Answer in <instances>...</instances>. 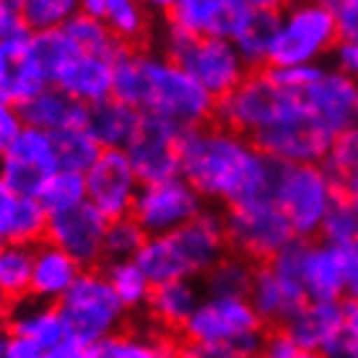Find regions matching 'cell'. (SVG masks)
<instances>
[{"label":"cell","mask_w":358,"mask_h":358,"mask_svg":"<svg viewBox=\"0 0 358 358\" xmlns=\"http://www.w3.org/2000/svg\"><path fill=\"white\" fill-rule=\"evenodd\" d=\"M6 358H47V350H42L39 345H34V343L8 335V343H6Z\"/></svg>","instance_id":"c3c4849f"},{"label":"cell","mask_w":358,"mask_h":358,"mask_svg":"<svg viewBox=\"0 0 358 358\" xmlns=\"http://www.w3.org/2000/svg\"><path fill=\"white\" fill-rule=\"evenodd\" d=\"M141 122H143L141 112H135L133 107L112 96L96 107H89L86 130L101 151H127V145L133 143L141 130Z\"/></svg>","instance_id":"484cf974"},{"label":"cell","mask_w":358,"mask_h":358,"mask_svg":"<svg viewBox=\"0 0 358 358\" xmlns=\"http://www.w3.org/2000/svg\"><path fill=\"white\" fill-rule=\"evenodd\" d=\"M145 231L133 221V215L109 221L107 226V239H104V255L109 262H122V260H135L138 252L143 250L145 244Z\"/></svg>","instance_id":"ab89813d"},{"label":"cell","mask_w":358,"mask_h":358,"mask_svg":"<svg viewBox=\"0 0 358 358\" xmlns=\"http://www.w3.org/2000/svg\"><path fill=\"white\" fill-rule=\"evenodd\" d=\"M52 141H55V151H57V164L65 171L86 174L94 166V162L101 156V148H99V143L91 138V133L86 127L63 130V133L52 135Z\"/></svg>","instance_id":"74e56055"},{"label":"cell","mask_w":358,"mask_h":358,"mask_svg":"<svg viewBox=\"0 0 358 358\" xmlns=\"http://www.w3.org/2000/svg\"><path fill=\"white\" fill-rule=\"evenodd\" d=\"M83 268L65 255L60 247L39 242L34 247V270H31V299L45 304H60L65 294L76 286Z\"/></svg>","instance_id":"603a6c76"},{"label":"cell","mask_w":358,"mask_h":358,"mask_svg":"<svg viewBox=\"0 0 358 358\" xmlns=\"http://www.w3.org/2000/svg\"><path fill=\"white\" fill-rule=\"evenodd\" d=\"M206 210V200L182 177L141 187L133 206V221L145 236H166L195 221Z\"/></svg>","instance_id":"7c38bea8"},{"label":"cell","mask_w":358,"mask_h":358,"mask_svg":"<svg viewBox=\"0 0 358 358\" xmlns=\"http://www.w3.org/2000/svg\"><path fill=\"white\" fill-rule=\"evenodd\" d=\"M358 231V200L350 197H338V203L332 206L327 213L320 231V239L324 244H335V247H353Z\"/></svg>","instance_id":"60d3db41"},{"label":"cell","mask_w":358,"mask_h":358,"mask_svg":"<svg viewBox=\"0 0 358 358\" xmlns=\"http://www.w3.org/2000/svg\"><path fill=\"white\" fill-rule=\"evenodd\" d=\"M330 8L338 27V39L358 42V0H332Z\"/></svg>","instance_id":"7bdbcfd3"},{"label":"cell","mask_w":358,"mask_h":358,"mask_svg":"<svg viewBox=\"0 0 358 358\" xmlns=\"http://www.w3.org/2000/svg\"><path fill=\"white\" fill-rule=\"evenodd\" d=\"M330 171L343 197L358 200V125L341 133L330 145V153L322 164Z\"/></svg>","instance_id":"d6a6232c"},{"label":"cell","mask_w":358,"mask_h":358,"mask_svg":"<svg viewBox=\"0 0 358 358\" xmlns=\"http://www.w3.org/2000/svg\"><path fill=\"white\" fill-rule=\"evenodd\" d=\"M280 24V6L270 0H252L242 27L231 42L247 65H270V50Z\"/></svg>","instance_id":"d4e9b609"},{"label":"cell","mask_w":358,"mask_h":358,"mask_svg":"<svg viewBox=\"0 0 358 358\" xmlns=\"http://www.w3.org/2000/svg\"><path fill=\"white\" fill-rule=\"evenodd\" d=\"M332 68L358 86V42H338L332 50Z\"/></svg>","instance_id":"f6af8a7d"},{"label":"cell","mask_w":358,"mask_h":358,"mask_svg":"<svg viewBox=\"0 0 358 358\" xmlns=\"http://www.w3.org/2000/svg\"><path fill=\"white\" fill-rule=\"evenodd\" d=\"M86 200L107 221H117L133 213L141 182L135 177L125 151H101L86 174Z\"/></svg>","instance_id":"5bb4252c"},{"label":"cell","mask_w":358,"mask_h":358,"mask_svg":"<svg viewBox=\"0 0 358 358\" xmlns=\"http://www.w3.org/2000/svg\"><path fill=\"white\" fill-rule=\"evenodd\" d=\"M55 89H60L83 107H96L101 101L112 99L115 91V60L96 57V55L76 52L52 81Z\"/></svg>","instance_id":"44dd1931"},{"label":"cell","mask_w":358,"mask_h":358,"mask_svg":"<svg viewBox=\"0 0 358 358\" xmlns=\"http://www.w3.org/2000/svg\"><path fill=\"white\" fill-rule=\"evenodd\" d=\"M255 262L244 260L239 255L229 252L224 260L215 262L213 268L203 275L206 296H226V299H247L255 278Z\"/></svg>","instance_id":"1f68e13d"},{"label":"cell","mask_w":358,"mask_h":358,"mask_svg":"<svg viewBox=\"0 0 358 358\" xmlns=\"http://www.w3.org/2000/svg\"><path fill=\"white\" fill-rule=\"evenodd\" d=\"M247 301L265 322V327L268 324H280L283 327L288 322V317L299 306L306 304V294L299 283H291L286 278H280L270 265H257Z\"/></svg>","instance_id":"7402d4cb"},{"label":"cell","mask_w":358,"mask_h":358,"mask_svg":"<svg viewBox=\"0 0 358 358\" xmlns=\"http://www.w3.org/2000/svg\"><path fill=\"white\" fill-rule=\"evenodd\" d=\"M39 206L45 208L47 215L71 213L76 208L86 206V177L78 171L57 169L52 177L45 182V187L39 192Z\"/></svg>","instance_id":"d590c367"},{"label":"cell","mask_w":358,"mask_h":358,"mask_svg":"<svg viewBox=\"0 0 358 358\" xmlns=\"http://www.w3.org/2000/svg\"><path fill=\"white\" fill-rule=\"evenodd\" d=\"M91 348L89 345H83L81 341H76V338H65V341H60L55 348L47 350V358H89Z\"/></svg>","instance_id":"7dc6e473"},{"label":"cell","mask_w":358,"mask_h":358,"mask_svg":"<svg viewBox=\"0 0 358 358\" xmlns=\"http://www.w3.org/2000/svg\"><path fill=\"white\" fill-rule=\"evenodd\" d=\"M299 345V350L330 353L345 338L343 301H306L280 327Z\"/></svg>","instance_id":"ffe728a7"},{"label":"cell","mask_w":358,"mask_h":358,"mask_svg":"<svg viewBox=\"0 0 358 358\" xmlns=\"http://www.w3.org/2000/svg\"><path fill=\"white\" fill-rule=\"evenodd\" d=\"M353 247H356V250H358V231H356V242H353Z\"/></svg>","instance_id":"6f0895ef"},{"label":"cell","mask_w":358,"mask_h":358,"mask_svg":"<svg viewBox=\"0 0 358 358\" xmlns=\"http://www.w3.org/2000/svg\"><path fill=\"white\" fill-rule=\"evenodd\" d=\"M179 177L213 206L273 200L278 166L250 138L224 125H203L179 135Z\"/></svg>","instance_id":"6da1fadb"},{"label":"cell","mask_w":358,"mask_h":358,"mask_svg":"<svg viewBox=\"0 0 358 358\" xmlns=\"http://www.w3.org/2000/svg\"><path fill=\"white\" fill-rule=\"evenodd\" d=\"M296 99L299 94H288L275 86L268 71L250 73L229 96L215 104V117L224 127L255 141L294 107Z\"/></svg>","instance_id":"30bf717a"},{"label":"cell","mask_w":358,"mask_h":358,"mask_svg":"<svg viewBox=\"0 0 358 358\" xmlns=\"http://www.w3.org/2000/svg\"><path fill=\"white\" fill-rule=\"evenodd\" d=\"M8 335L34 343L42 350H50L68 338V330L57 304H45L29 296L13 304V309L8 312Z\"/></svg>","instance_id":"cb8c5ba5"},{"label":"cell","mask_w":358,"mask_h":358,"mask_svg":"<svg viewBox=\"0 0 358 358\" xmlns=\"http://www.w3.org/2000/svg\"><path fill=\"white\" fill-rule=\"evenodd\" d=\"M112 96L143 117H156L187 133L215 117V101L182 65L164 52H143L122 47L115 57Z\"/></svg>","instance_id":"7a4b0ae2"},{"label":"cell","mask_w":358,"mask_h":358,"mask_svg":"<svg viewBox=\"0 0 358 358\" xmlns=\"http://www.w3.org/2000/svg\"><path fill=\"white\" fill-rule=\"evenodd\" d=\"M109 286L117 294V299L122 301L127 312H135V309H148V301H151L153 294V283L148 280L143 270L138 268L135 260H122V262H109L107 270Z\"/></svg>","instance_id":"e575fe53"},{"label":"cell","mask_w":358,"mask_h":358,"mask_svg":"<svg viewBox=\"0 0 358 358\" xmlns=\"http://www.w3.org/2000/svg\"><path fill=\"white\" fill-rule=\"evenodd\" d=\"M358 280V250L309 242L301 268L306 301H343Z\"/></svg>","instance_id":"9a60e30c"},{"label":"cell","mask_w":358,"mask_h":358,"mask_svg":"<svg viewBox=\"0 0 358 358\" xmlns=\"http://www.w3.org/2000/svg\"><path fill=\"white\" fill-rule=\"evenodd\" d=\"M18 109L24 117V125L45 130L50 135H57L71 127H86V117H89V107L78 104L76 99H71L55 86L36 94L31 101H27Z\"/></svg>","instance_id":"83f0119b"},{"label":"cell","mask_w":358,"mask_h":358,"mask_svg":"<svg viewBox=\"0 0 358 358\" xmlns=\"http://www.w3.org/2000/svg\"><path fill=\"white\" fill-rule=\"evenodd\" d=\"M299 353H301L299 345L288 338L286 332L275 330V332H268L260 358H299Z\"/></svg>","instance_id":"bcb514c9"},{"label":"cell","mask_w":358,"mask_h":358,"mask_svg":"<svg viewBox=\"0 0 358 358\" xmlns=\"http://www.w3.org/2000/svg\"><path fill=\"white\" fill-rule=\"evenodd\" d=\"M174 358H234V356L224 348H210V345H195V343H187V345L177 348Z\"/></svg>","instance_id":"681fc988"},{"label":"cell","mask_w":358,"mask_h":358,"mask_svg":"<svg viewBox=\"0 0 358 358\" xmlns=\"http://www.w3.org/2000/svg\"><path fill=\"white\" fill-rule=\"evenodd\" d=\"M24 117L16 104H10L6 99H0V156L8 151L10 143L16 141L24 130Z\"/></svg>","instance_id":"ee69618b"},{"label":"cell","mask_w":358,"mask_h":358,"mask_svg":"<svg viewBox=\"0 0 358 358\" xmlns=\"http://www.w3.org/2000/svg\"><path fill=\"white\" fill-rule=\"evenodd\" d=\"M299 96L332 138L358 125V86L335 68L322 65Z\"/></svg>","instance_id":"e0dca14e"},{"label":"cell","mask_w":358,"mask_h":358,"mask_svg":"<svg viewBox=\"0 0 358 358\" xmlns=\"http://www.w3.org/2000/svg\"><path fill=\"white\" fill-rule=\"evenodd\" d=\"M229 252L250 262L268 265L278 252L294 242V229L273 200L234 206L224 213Z\"/></svg>","instance_id":"9c48e42d"},{"label":"cell","mask_w":358,"mask_h":358,"mask_svg":"<svg viewBox=\"0 0 358 358\" xmlns=\"http://www.w3.org/2000/svg\"><path fill=\"white\" fill-rule=\"evenodd\" d=\"M78 10H81V3H76V0H24L21 3L24 24H27L31 34L65 29V24Z\"/></svg>","instance_id":"f35d334b"},{"label":"cell","mask_w":358,"mask_h":358,"mask_svg":"<svg viewBox=\"0 0 358 358\" xmlns=\"http://www.w3.org/2000/svg\"><path fill=\"white\" fill-rule=\"evenodd\" d=\"M179 135L177 127L156 117H143L141 130L125 151L141 187L179 177Z\"/></svg>","instance_id":"d6986e66"},{"label":"cell","mask_w":358,"mask_h":358,"mask_svg":"<svg viewBox=\"0 0 358 358\" xmlns=\"http://www.w3.org/2000/svg\"><path fill=\"white\" fill-rule=\"evenodd\" d=\"M63 31L73 45H76V50L83 55H96V57L115 60L117 55H120V50L125 47L117 42V36L109 31V27L104 21L86 16L81 10L65 24Z\"/></svg>","instance_id":"836d02e7"},{"label":"cell","mask_w":358,"mask_h":358,"mask_svg":"<svg viewBox=\"0 0 358 358\" xmlns=\"http://www.w3.org/2000/svg\"><path fill=\"white\" fill-rule=\"evenodd\" d=\"M332 141L335 138L309 115L299 96L294 107L252 143L278 164H324Z\"/></svg>","instance_id":"8fae6325"},{"label":"cell","mask_w":358,"mask_h":358,"mask_svg":"<svg viewBox=\"0 0 358 358\" xmlns=\"http://www.w3.org/2000/svg\"><path fill=\"white\" fill-rule=\"evenodd\" d=\"M338 185L322 164H280L273 203L280 208L296 239L312 242L320 236L332 206L338 203Z\"/></svg>","instance_id":"5b68a950"},{"label":"cell","mask_w":358,"mask_h":358,"mask_svg":"<svg viewBox=\"0 0 358 358\" xmlns=\"http://www.w3.org/2000/svg\"><path fill=\"white\" fill-rule=\"evenodd\" d=\"M31 270L34 247L0 244V299L6 304H18L31 296Z\"/></svg>","instance_id":"4dcf8cb0"},{"label":"cell","mask_w":358,"mask_h":358,"mask_svg":"<svg viewBox=\"0 0 358 358\" xmlns=\"http://www.w3.org/2000/svg\"><path fill=\"white\" fill-rule=\"evenodd\" d=\"M252 0H171L159 3L166 24L197 39H229L231 42Z\"/></svg>","instance_id":"2e32d148"},{"label":"cell","mask_w":358,"mask_h":358,"mask_svg":"<svg viewBox=\"0 0 358 358\" xmlns=\"http://www.w3.org/2000/svg\"><path fill=\"white\" fill-rule=\"evenodd\" d=\"M206 291L197 286L195 280H171L153 286L148 312L153 322L166 330H185V324L192 320L195 309L200 306Z\"/></svg>","instance_id":"f1b7e54d"},{"label":"cell","mask_w":358,"mask_h":358,"mask_svg":"<svg viewBox=\"0 0 358 358\" xmlns=\"http://www.w3.org/2000/svg\"><path fill=\"white\" fill-rule=\"evenodd\" d=\"M3 192H8V189H6V185H3V177H0V195H3Z\"/></svg>","instance_id":"9f6ffc18"},{"label":"cell","mask_w":358,"mask_h":358,"mask_svg":"<svg viewBox=\"0 0 358 358\" xmlns=\"http://www.w3.org/2000/svg\"><path fill=\"white\" fill-rule=\"evenodd\" d=\"M327 358H358V341L343 338V341L327 353Z\"/></svg>","instance_id":"816d5d0a"},{"label":"cell","mask_w":358,"mask_h":358,"mask_svg":"<svg viewBox=\"0 0 358 358\" xmlns=\"http://www.w3.org/2000/svg\"><path fill=\"white\" fill-rule=\"evenodd\" d=\"M81 13H86V16H91V18H99V21H104V16H107V0H83Z\"/></svg>","instance_id":"f5cc1de1"},{"label":"cell","mask_w":358,"mask_h":358,"mask_svg":"<svg viewBox=\"0 0 358 358\" xmlns=\"http://www.w3.org/2000/svg\"><path fill=\"white\" fill-rule=\"evenodd\" d=\"M171 343L151 330H122L96 343L89 358H174Z\"/></svg>","instance_id":"f546056e"},{"label":"cell","mask_w":358,"mask_h":358,"mask_svg":"<svg viewBox=\"0 0 358 358\" xmlns=\"http://www.w3.org/2000/svg\"><path fill=\"white\" fill-rule=\"evenodd\" d=\"M182 332L187 343L224 348L234 358H260L268 338V327L250 301L226 296H203Z\"/></svg>","instance_id":"277c9868"},{"label":"cell","mask_w":358,"mask_h":358,"mask_svg":"<svg viewBox=\"0 0 358 358\" xmlns=\"http://www.w3.org/2000/svg\"><path fill=\"white\" fill-rule=\"evenodd\" d=\"M162 50L177 65L206 89L215 101L231 94L250 76V65L242 60L239 50L229 39H197L166 24L162 34Z\"/></svg>","instance_id":"8992f818"},{"label":"cell","mask_w":358,"mask_h":358,"mask_svg":"<svg viewBox=\"0 0 358 358\" xmlns=\"http://www.w3.org/2000/svg\"><path fill=\"white\" fill-rule=\"evenodd\" d=\"M299 358H327V356H324V353H312V350H301Z\"/></svg>","instance_id":"11a10c76"},{"label":"cell","mask_w":358,"mask_h":358,"mask_svg":"<svg viewBox=\"0 0 358 358\" xmlns=\"http://www.w3.org/2000/svg\"><path fill=\"white\" fill-rule=\"evenodd\" d=\"M8 312H10L8 304L0 299V335H3V330H6V327H8Z\"/></svg>","instance_id":"db71d44e"},{"label":"cell","mask_w":358,"mask_h":358,"mask_svg":"<svg viewBox=\"0 0 358 358\" xmlns=\"http://www.w3.org/2000/svg\"><path fill=\"white\" fill-rule=\"evenodd\" d=\"M338 27L330 3H291L280 6V24L270 50L268 68L322 65L338 47Z\"/></svg>","instance_id":"52a82bcc"},{"label":"cell","mask_w":358,"mask_h":358,"mask_svg":"<svg viewBox=\"0 0 358 358\" xmlns=\"http://www.w3.org/2000/svg\"><path fill=\"white\" fill-rule=\"evenodd\" d=\"M57 309L68 335L89 348L122 332L127 317V309L112 291L107 275L99 270H83Z\"/></svg>","instance_id":"ba28073f"},{"label":"cell","mask_w":358,"mask_h":358,"mask_svg":"<svg viewBox=\"0 0 358 358\" xmlns=\"http://www.w3.org/2000/svg\"><path fill=\"white\" fill-rule=\"evenodd\" d=\"M47 221L50 215L45 213L36 197L13 195V192L0 195V244L36 247L45 239Z\"/></svg>","instance_id":"4316f807"},{"label":"cell","mask_w":358,"mask_h":358,"mask_svg":"<svg viewBox=\"0 0 358 358\" xmlns=\"http://www.w3.org/2000/svg\"><path fill=\"white\" fill-rule=\"evenodd\" d=\"M229 255L224 213L206 208L195 221L166 236H148L138 252V268L143 270L153 286L171 280L203 278L215 262Z\"/></svg>","instance_id":"3957f363"},{"label":"cell","mask_w":358,"mask_h":358,"mask_svg":"<svg viewBox=\"0 0 358 358\" xmlns=\"http://www.w3.org/2000/svg\"><path fill=\"white\" fill-rule=\"evenodd\" d=\"M104 24H107L109 31L117 36L120 45L138 42V39L148 36V29H151V10H148L145 3H138V0H107Z\"/></svg>","instance_id":"8d00e7d4"},{"label":"cell","mask_w":358,"mask_h":358,"mask_svg":"<svg viewBox=\"0 0 358 358\" xmlns=\"http://www.w3.org/2000/svg\"><path fill=\"white\" fill-rule=\"evenodd\" d=\"M60 169L52 135L36 127H24L10 148L0 156V177L8 192L39 197L45 182Z\"/></svg>","instance_id":"4fadbf2b"},{"label":"cell","mask_w":358,"mask_h":358,"mask_svg":"<svg viewBox=\"0 0 358 358\" xmlns=\"http://www.w3.org/2000/svg\"><path fill=\"white\" fill-rule=\"evenodd\" d=\"M107 226V218L86 203V206L76 208L71 213L50 215L45 242L60 247L83 270H91L96 268L99 262L107 260V255H104Z\"/></svg>","instance_id":"ac0fdd59"},{"label":"cell","mask_w":358,"mask_h":358,"mask_svg":"<svg viewBox=\"0 0 358 358\" xmlns=\"http://www.w3.org/2000/svg\"><path fill=\"white\" fill-rule=\"evenodd\" d=\"M343 327H345V338L358 341V301L353 299L343 301Z\"/></svg>","instance_id":"f907efd6"},{"label":"cell","mask_w":358,"mask_h":358,"mask_svg":"<svg viewBox=\"0 0 358 358\" xmlns=\"http://www.w3.org/2000/svg\"><path fill=\"white\" fill-rule=\"evenodd\" d=\"M31 31L24 24L18 0H0V42H24Z\"/></svg>","instance_id":"b9f144b4"}]
</instances>
